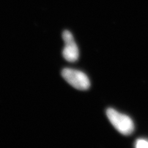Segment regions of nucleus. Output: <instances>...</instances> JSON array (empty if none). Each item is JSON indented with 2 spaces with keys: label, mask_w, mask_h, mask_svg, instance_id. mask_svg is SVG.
Returning <instances> with one entry per match:
<instances>
[{
  "label": "nucleus",
  "mask_w": 148,
  "mask_h": 148,
  "mask_svg": "<svg viewBox=\"0 0 148 148\" xmlns=\"http://www.w3.org/2000/svg\"><path fill=\"white\" fill-rule=\"evenodd\" d=\"M62 37L65 43L62 52L64 58L69 62H76L79 59V51L72 34L68 30H65Z\"/></svg>",
  "instance_id": "7ed1b4c3"
},
{
  "label": "nucleus",
  "mask_w": 148,
  "mask_h": 148,
  "mask_svg": "<svg viewBox=\"0 0 148 148\" xmlns=\"http://www.w3.org/2000/svg\"><path fill=\"white\" fill-rule=\"evenodd\" d=\"M106 114L112 126L121 134L128 136L132 134L134 131V123L128 116L120 113L112 108L108 109Z\"/></svg>",
  "instance_id": "f257e3e1"
},
{
  "label": "nucleus",
  "mask_w": 148,
  "mask_h": 148,
  "mask_svg": "<svg viewBox=\"0 0 148 148\" xmlns=\"http://www.w3.org/2000/svg\"><path fill=\"white\" fill-rule=\"evenodd\" d=\"M62 76L69 84L77 90H84L90 88V81L86 74L79 70L65 68Z\"/></svg>",
  "instance_id": "f03ea898"
},
{
  "label": "nucleus",
  "mask_w": 148,
  "mask_h": 148,
  "mask_svg": "<svg viewBox=\"0 0 148 148\" xmlns=\"http://www.w3.org/2000/svg\"><path fill=\"white\" fill-rule=\"evenodd\" d=\"M135 147L137 148H148V140L145 139H138L135 142Z\"/></svg>",
  "instance_id": "20e7f679"
}]
</instances>
